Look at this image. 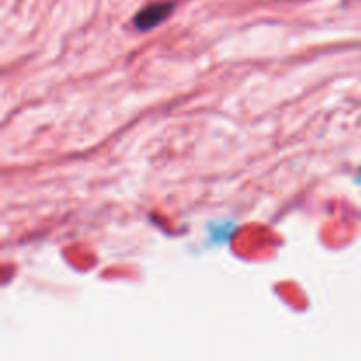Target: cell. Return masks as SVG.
<instances>
[{"label": "cell", "instance_id": "6da1fadb", "mask_svg": "<svg viewBox=\"0 0 361 361\" xmlns=\"http://www.w3.org/2000/svg\"><path fill=\"white\" fill-rule=\"evenodd\" d=\"M173 4H153L149 8L141 9L136 16H134V25L137 31H150V28L157 27L167 16L171 15Z\"/></svg>", "mask_w": 361, "mask_h": 361}]
</instances>
